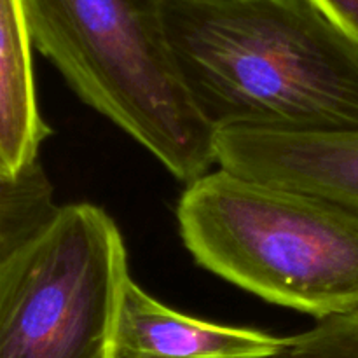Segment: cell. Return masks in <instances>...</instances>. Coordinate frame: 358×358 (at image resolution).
<instances>
[{
	"instance_id": "cell-1",
	"label": "cell",
	"mask_w": 358,
	"mask_h": 358,
	"mask_svg": "<svg viewBox=\"0 0 358 358\" xmlns=\"http://www.w3.org/2000/svg\"><path fill=\"white\" fill-rule=\"evenodd\" d=\"M163 21L215 131L358 129V42L310 0H164Z\"/></svg>"
},
{
	"instance_id": "cell-2",
	"label": "cell",
	"mask_w": 358,
	"mask_h": 358,
	"mask_svg": "<svg viewBox=\"0 0 358 358\" xmlns=\"http://www.w3.org/2000/svg\"><path fill=\"white\" fill-rule=\"evenodd\" d=\"M182 241L201 268L318 320L358 310V208L208 171L177 205Z\"/></svg>"
},
{
	"instance_id": "cell-3",
	"label": "cell",
	"mask_w": 358,
	"mask_h": 358,
	"mask_svg": "<svg viewBox=\"0 0 358 358\" xmlns=\"http://www.w3.org/2000/svg\"><path fill=\"white\" fill-rule=\"evenodd\" d=\"M31 42L77 96L191 184L217 164L168 42L164 0H23Z\"/></svg>"
},
{
	"instance_id": "cell-4",
	"label": "cell",
	"mask_w": 358,
	"mask_h": 358,
	"mask_svg": "<svg viewBox=\"0 0 358 358\" xmlns=\"http://www.w3.org/2000/svg\"><path fill=\"white\" fill-rule=\"evenodd\" d=\"M128 252L91 203L63 205L0 264V358H112Z\"/></svg>"
},
{
	"instance_id": "cell-5",
	"label": "cell",
	"mask_w": 358,
	"mask_h": 358,
	"mask_svg": "<svg viewBox=\"0 0 358 358\" xmlns=\"http://www.w3.org/2000/svg\"><path fill=\"white\" fill-rule=\"evenodd\" d=\"M219 168L266 184L313 192L358 208V129L217 131Z\"/></svg>"
},
{
	"instance_id": "cell-6",
	"label": "cell",
	"mask_w": 358,
	"mask_h": 358,
	"mask_svg": "<svg viewBox=\"0 0 358 358\" xmlns=\"http://www.w3.org/2000/svg\"><path fill=\"white\" fill-rule=\"evenodd\" d=\"M289 338L178 313L129 278L119 308L112 358H276Z\"/></svg>"
},
{
	"instance_id": "cell-7",
	"label": "cell",
	"mask_w": 358,
	"mask_h": 358,
	"mask_svg": "<svg viewBox=\"0 0 358 358\" xmlns=\"http://www.w3.org/2000/svg\"><path fill=\"white\" fill-rule=\"evenodd\" d=\"M49 133L38 107L24 3L0 0V170L17 175L38 161Z\"/></svg>"
},
{
	"instance_id": "cell-8",
	"label": "cell",
	"mask_w": 358,
	"mask_h": 358,
	"mask_svg": "<svg viewBox=\"0 0 358 358\" xmlns=\"http://www.w3.org/2000/svg\"><path fill=\"white\" fill-rule=\"evenodd\" d=\"M58 210L41 159L17 175L0 173V264L34 238Z\"/></svg>"
},
{
	"instance_id": "cell-9",
	"label": "cell",
	"mask_w": 358,
	"mask_h": 358,
	"mask_svg": "<svg viewBox=\"0 0 358 358\" xmlns=\"http://www.w3.org/2000/svg\"><path fill=\"white\" fill-rule=\"evenodd\" d=\"M276 358H358V310L318 320L310 331L290 336Z\"/></svg>"
},
{
	"instance_id": "cell-10",
	"label": "cell",
	"mask_w": 358,
	"mask_h": 358,
	"mask_svg": "<svg viewBox=\"0 0 358 358\" xmlns=\"http://www.w3.org/2000/svg\"><path fill=\"white\" fill-rule=\"evenodd\" d=\"M329 20L334 21L358 42V0H310Z\"/></svg>"
}]
</instances>
